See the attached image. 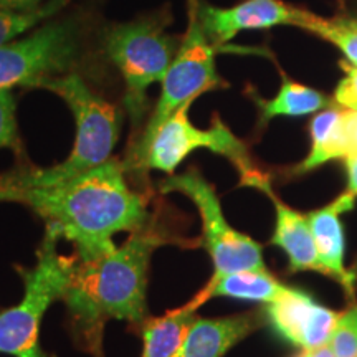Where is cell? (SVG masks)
<instances>
[{
    "instance_id": "14",
    "label": "cell",
    "mask_w": 357,
    "mask_h": 357,
    "mask_svg": "<svg viewBox=\"0 0 357 357\" xmlns=\"http://www.w3.org/2000/svg\"><path fill=\"white\" fill-rule=\"evenodd\" d=\"M311 151L294 174L314 171L331 160L357 154V111L331 105L310 121Z\"/></svg>"
},
{
    "instance_id": "10",
    "label": "cell",
    "mask_w": 357,
    "mask_h": 357,
    "mask_svg": "<svg viewBox=\"0 0 357 357\" xmlns=\"http://www.w3.org/2000/svg\"><path fill=\"white\" fill-rule=\"evenodd\" d=\"M197 13L205 33L213 45L230 42L242 32L268 30L278 25L303 29L312 13L283 0H243L234 7H213L197 0Z\"/></svg>"
},
{
    "instance_id": "2",
    "label": "cell",
    "mask_w": 357,
    "mask_h": 357,
    "mask_svg": "<svg viewBox=\"0 0 357 357\" xmlns=\"http://www.w3.org/2000/svg\"><path fill=\"white\" fill-rule=\"evenodd\" d=\"M172 243L153 222L131 231L123 245L95 260L75 263L63 298L75 344L105 357L102 334L109 319L142 326L147 314V273L160 245Z\"/></svg>"
},
{
    "instance_id": "26",
    "label": "cell",
    "mask_w": 357,
    "mask_h": 357,
    "mask_svg": "<svg viewBox=\"0 0 357 357\" xmlns=\"http://www.w3.org/2000/svg\"><path fill=\"white\" fill-rule=\"evenodd\" d=\"M300 357H336V354H334L329 342H326V344L310 347V349H303Z\"/></svg>"
},
{
    "instance_id": "8",
    "label": "cell",
    "mask_w": 357,
    "mask_h": 357,
    "mask_svg": "<svg viewBox=\"0 0 357 357\" xmlns=\"http://www.w3.org/2000/svg\"><path fill=\"white\" fill-rule=\"evenodd\" d=\"M160 192H178L197 207L202 218V245L213 263L211 278L243 270H266L261 245L227 222L215 187L197 169L171 174L160 182Z\"/></svg>"
},
{
    "instance_id": "24",
    "label": "cell",
    "mask_w": 357,
    "mask_h": 357,
    "mask_svg": "<svg viewBox=\"0 0 357 357\" xmlns=\"http://www.w3.org/2000/svg\"><path fill=\"white\" fill-rule=\"evenodd\" d=\"M347 172V192L357 197V154H352L344 159Z\"/></svg>"
},
{
    "instance_id": "4",
    "label": "cell",
    "mask_w": 357,
    "mask_h": 357,
    "mask_svg": "<svg viewBox=\"0 0 357 357\" xmlns=\"http://www.w3.org/2000/svg\"><path fill=\"white\" fill-rule=\"evenodd\" d=\"M167 12L151 13L126 24L111 25L102 33V47L124 79V106L134 129L147 111V89L162 82L181 47V40L166 32Z\"/></svg>"
},
{
    "instance_id": "23",
    "label": "cell",
    "mask_w": 357,
    "mask_h": 357,
    "mask_svg": "<svg viewBox=\"0 0 357 357\" xmlns=\"http://www.w3.org/2000/svg\"><path fill=\"white\" fill-rule=\"evenodd\" d=\"M344 77L334 89V105L357 111V66L349 61H339Z\"/></svg>"
},
{
    "instance_id": "11",
    "label": "cell",
    "mask_w": 357,
    "mask_h": 357,
    "mask_svg": "<svg viewBox=\"0 0 357 357\" xmlns=\"http://www.w3.org/2000/svg\"><path fill=\"white\" fill-rule=\"evenodd\" d=\"M265 314L281 337L301 349H310L329 342L339 312L319 305L310 293L291 288L268 303Z\"/></svg>"
},
{
    "instance_id": "15",
    "label": "cell",
    "mask_w": 357,
    "mask_h": 357,
    "mask_svg": "<svg viewBox=\"0 0 357 357\" xmlns=\"http://www.w3.org/2000/svg\"><path fill=\"white\" fill-rule=\"evenodd\" d=\"M258 326L252 312L227 318H194L174 357H223Z\"/></svg>"
},
{
    "instance_id": "19",
    "label": "cell",
    "mask_w": 357,
    "mask_h": 357,
    "mask_svg": "<svg viewBox=\"0 0 357 357\" xmlns=\"http://www.w3.org/2000/svg\"><path fill=\"white\" fill-rule=\"evenodd\" d=\"M303 30L318 35L319 38L334 45L344 55L346 61L357 66V19L351 17L323 19L312 13Z\"/></svg>"
},
{
    "instance_id": "1",
    "label": "cell",
    "mask_w": 357,
    "mask_h": 357,
    "mask_svg": "<svg viewBox=\"0 0 357 357\" xmlns=\"http://www.w3.org/2000/svg\"><path fill=\"white\" fill-rule=\"evenodd\" d=\"M126 174L123 160L111 158L63 181L0 185V202L29 207L73 243L78 260H95L116 248L114 235L141 229L151 218L147 197L131 189Z\"/></svg>"
},
{
    "instance_id": "16",
    "label": "cell",
    "mask_w": 357,
    "mask_h": 357,
    "mask_svg": "<svg viewBox=\"0 0 357 357\" xmlns=\"http://www.w3.org/2000/svg\"><path fill=\"white\" fill-rule=\"evenodd\" d=\"M289 289H291V287L280 283L266 270H243L222 275L218 278H211L195 296L202 303H207L212 298L222 296L242 301H258L268 305V303L278 300Z\"/></svg>"
},
{
    "instance_id": "12",
    "label": "cell",
    "mask_w": 357,
    "mask_h": 357,
    "mask_svg": "<svg viewBox=\"0 0 357 357\" xmlns=\"http://www.w3.org/2000/svg\"><path fill=\"white\" fill-rule=\"evenodd\" d=\"M356 199L357 197L346 190L337 199H334L331 204L306 215L312 240H314L318 260L323 266V275L336 280L351 298L354 296L356 275L347 271L344 266L346 240L341 215L354 208Z\"/></svg>"
},
{
    "instance_id": "7",
    "label": "cell",
    "mask_w": 357,
    "mask_h": 357,
    "mask_svg": "<svg viewBox=\"0 0 357 357\" xmlns=\"http://www.w3.org/2000/svg\"><path fill=\"white\" fill-rule=\"evenodd\" d=\"M82 56V20L47 22L26 38L0 47V89L37 88L43 79L73 73Z\"/></svg>"
},
{
    "instance_id": "20",
    "label": "cell",
    "mask_w": 357,
    "mask_h": 357,
    "mask_svg": "<svg viewBox=\"0 0 357 357\" xmlns=\"http://www.w3.org/2000/svg\"><path fill=\"white\" fill-rule=\"evenodd\" d=\"M71 0H48L30 10H0V47L10 43L32 26L55 17Z\"/></svg>"
},
{
    "instance_id": "9",
    "label": "cell",
    "mask_w": 357,
    "mask_h": 357,
    "mask_svg": "<svg viewBox=\"0 0 357 357\" xmlns=\"http://www.w3.org/2000/svg\"><path fill=\"white\" fill-rule=\"evenodd\" d=\"M215 45L205 33L197 13V0H189V26L185 37L181 40V47L169 66L166 77L162 78V91L151 114L149 121L141 134H149L164 119L185 108L202 96L204 93L227 88L217 71ZM139 134V136H141Z\"/></svg>"
},
{
    "instance_id": "6",
    "label": "cell",
    "mask_w": 357,
    "mask_h": 357,
    "mask_svg": "<svg viewBox=\"0 0 357 357\" xmlns=\"http://www.w3.org/2000/svg\"><path fill=\"white\" fill-rule=\"evenodd\" d=\"M197 149L212 151L229 159L240 172L242 181L258 171L245 142L240 141L217 114L213 116L211 128L199 129L189 119V106L177 109L154 131L141 134L123 164L126 172L154 169L171 176L184 159Z\"/></svg>"
},
{
    "instance_id": "13",
    "label": "cell",
    "mask_w": 357,
    "mask_h": 357,
    "mask_svg": "<svg viewBox=\"0 0 357 357\" xmlns=\"http://www.w3.org/2000/svg\"><path fill=\"white\" fill-rule=\"evenodd\" d=\"M245 185L255 187V189L265 192L273 202L276 211V225L275 234L271 236V245L280 247L287 253L289 260V271H293V273L316 271V273L323 275V266L318 260L314 240H312L306 215L281 202V199L276 197L273 192L270 178L260 171L252 178H248Z\"/></svg>"
},
{
    "instance_id": "21",
    "label": "cell",
    "mask_w": 357,
    "mask_h": 357,
    "mask_svg": "<svg viewBox=\"0 0 357 357\" xmlns=\"http://www.w3.org/2000/svg\"><path fill=\"white\" fill-rule=\"evenodd\" d=\"M329 346L336 357H357V305L339 312Z\"/></svg>"
},
{
    "instance_id": "27",
    "label": "cell",
    "mask_w": 357,
    "mask_h": 357,
    "mask_svg": "<svg viewBox=\"0 0 357 357\" xmlns=\"http://www.w3.org/2000/svg\"><path fill=\"white\" fill-rule=\"evenodd\" d=\"M298 357H300V356H298Z\"/></svg>"
},
{
    "instance_id": "5",
    "label": "cell",
    "mask_w": 357,
    "mask_h": 357,
    "mask_svg": "<svg viewBox=\"0 0 357 357\" xmlns=\"http://www.w3.org/2000/svg\"><path fill=\"white\" fill-rule=\"evenodd\" d=\"M60 240L61 236L55 230H45L37 263L30 270H20L24 296L15 306L0 312V354L47 357L40 346L43 316L53 303L63 298L77 263V255H60Z\"/></svg>"
},
{
    "instance_id": "25",
    "label": "cell",
    "mask_w": 357,
    "mask_h": 357,
    "mask_svg": "<svg viewBox=\"0 0 357 357\" xmlns=\"http://www.w3.org/2000/svg\"><path fill=\"white\" fill-rule=\"evenodd\" d=\"M40 3L42 0H0V10H30Z\"/></svg>"
},
{
    "instance_id": "3",
    "label": "cell",
    "mask_w": 357,
    "mask_h": 357,
    "mask_svg": "<svg viewBox=\"0 0 357 357\" xmlns=\"http://www.w3.org/2000/svg\"><path fill=\"white\" fill-rule=\"evenodd\" d=\"M37 88L60 96L75 118V142L63 162L52 167H24L0 176V185H37L63 181L111 159L119 141L123 114L113 102L98 95L78 73L43 79Z\"/></svg>"
},
{
    "instance_id": "22",
    "label": "cell",
    "mask_w": 357,
    "mask_h": 357,
    "mask_svg": "<svg viewBox=\"0 0 357 357\" xmlns=\"http://www.w3.org/2000/svg\"><path fill=\"white\" fill-rule=\"evenodd\" d=\"M15 109L12 89H0V149H10L20 155L24 154V144L17 126Z\"/></svg>"
},
{
    "instance_id": "17",
    "label": "cell",
    "mask_w": 357,
    "mask_h": 357,
    "mask_svg": "<svg viewBox=\"0 0 357 357\" xmlns=\"http://www.w3.org/2000/svg\"><path fill=\"white\" fill-rule=\"evenodd\" d=\"M250 100L255 102L258 114V123L260 126H266L271 119L276 116H289V118H300V116H307L312 113L328 108L333 102L324 93L318 91V89L306 86L294 79L284 77L281 82L280 91L273 100H263L253 88L247 89Z\"/></svg>"
},
{
    "instance_id": "18",
    "label": "cell",
    "mask_w": 357,
    "mask_h": 357,
    "mask_svg": "<svg viewBox=\"0 0 357 357\" xmlns=\"http://www.w3.org/2000/svg\"><path fill=\"white\" fill-rule=\"evenodd\" d=\"M200 306L202 301L194 296L187 305L167 311L160 318H147L141 326V357H174Z\"/></svg>"
}]
</instances>
